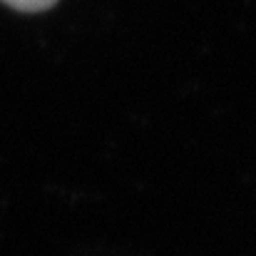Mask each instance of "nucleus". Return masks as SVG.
I'll list each match as a JSON object with an SVG mask.
<instances>
[{
    "label": "nucleus",
    "mask_w": 256,
    "mask_h": 256,
    "mask_svg": "<svg viewBox=\"0 0 256 256\" xmlns=\"http://www.w3.org/2000/svg\"><path fill=\"white\" fill-rule=\"evenodd\" d=\"M2 2L22 12H42V10H50L58 0H2Z\"/></svg>",
    "instance_id": "obj_1"
}]
</instances>
